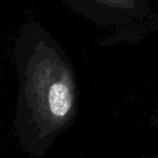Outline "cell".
I'll list each match as a JSON object with an SVG mask.
<instances>
[{"instance_id":"6da1fadb","label":"cell","mask_w":158,"mask_h":158,"mask_svg":"<svg viewBox=\"0 0 158 158\" xmlns=\"http://www.w3.org/2000/svg\"><path fill=\"white\" fill-rule=\"evenodd\" d=\"M80 9L97 23H121L151 14L148 0H82Z\"/></svg>"},{"instance_id":"7a4b0ae2","label":"cell","mask_w":158,"mask_h":158,"mask_svg":"<svg viewBox=\"0 0 158 158\" xmlns=\"http://www.w3.org/2000/svg\"><path fill=\"white\" fill-rule=\"evenodd\" d=\"M48 109L56 119H64L70 115L74 106V89L70 70L66 66L48 88Z\"/></svg>"},{"instance_id":"3957f363","label":"cell","mask_w":158,"mask_h":158,"mask_svg":"<svg viewBox=\"0 0 158 158\" xmlns=\"http://www.w3.org/2000/svg\"><path fill=\"white\" fill-rule=\"evenodd\" d=\"M144 158H158V151H157V153H156V154L152 155V156H148V157H144Z\"/></svg>"}]
</instances>
